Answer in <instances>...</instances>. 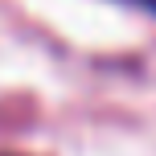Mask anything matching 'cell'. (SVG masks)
Wrapping results in <instances>:
<instances>
[{"label": "cell", "mask_w": 156, "mask_h": 156, "mask_svg": "<svg viewBox=\"0 0 156 156\" xmlns=\"http://www.w3.org/2000/svg\"><path fill=\"white\" fill-rule=\"evenodd\" d=\"M132 4H140V8H148V12H156V0H132Z\"/></svg>", "instance_id": "6da1fadb"}]
</instances>
